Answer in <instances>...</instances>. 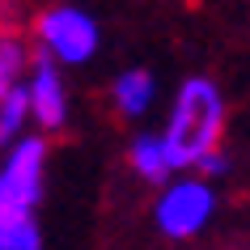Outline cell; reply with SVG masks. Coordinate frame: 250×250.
Instances as JSON below:
<instances>
[{"instance_id": "cell-1", "label": "cell", "mask_w": 250, "mask_h": 250, "mask_svg": "<svg viewBox=\"0 0 250 250\" xmlns=\"http://www.w3.org/2000/svg\"><path fill=\"white\" fill-rule=\"evenodd\" d=\"M51 170V136L30 132L0 153V250H42V195Z\"/></svg>"}, {"instance_id": "cell-2", "label": "cell", "mask_w": 250, "mask_h": 250, "mask_svg": "<svg viewBox=\"0 0 250 250\" xmlns=\"http://www.w3.org/2000/svg\"><path fill=\"white\" fill-rule=\"evenodd\" d=\"M225 123H229V98L208 72H191L178 81L161 115V136L174 157V170L195 174V166L208 153L225 148Z\"/></svg>"}, {"instance_id": "cell-3", "label": "cell", "mask_w": 250, "mask_h": 250, "mask_svg": "<svg viewBox=\"0 0 250 250\" xmlns=\"http://www.w3.org/2000/svg\"><path fill=\"white\" fill-rule=\"evenodd\" d=\"M26 30H30V42H34L39 60H51L60 68H85L102 51V21L85 4H72V0L39 4L30 13Z\"/></svg>"}, {"instance_id": "cell-4", "label": "cell", "mask_w": 250, "mask_h": 250, "mask_svg": "<svg viewBox=\"0 0 250 250\" xmlns=\"http://www.w3.org/2000/svg\"><path fill=\"white\" fill-rule=\"evenodd\" d=\"M216 212H221V191L199 174H174L148 199V221L166 242H195L212 229Z\"/></svg>"}, {"instance_id": "cell-5", "label": "cell", "mask_w": 250, "mask_h": 250, "mask_svg": "<svg viewBox=\"0 0 250 250\" xmlns=\"http://www.w3.org/2000/svg\"><path fill=\"white\" fill-rule=\"evenodd\" d=\"M26 98L30 110H34V132L55 136L68 127L72 119V85H68V72L51 60H34L26 77Z\"/></svg>"}, {"instance_id": "cell-6", "label": "cell", "mask_w": 250, "mask_h": 250, "mask_svg": "<svg viewBox=\"0 0 250 250\" xmlns=\"http://www.w3.org/2000/svg\"><path fill=\"white\" fill-rule=\"evenodd\" d=\"M106 102L115 110L123 123H132V127H145V119L157 110L161 102V81L153 68L145 64H132V68H119L110 85H106Z\"/></svg>"}, {"instance_id": "cell-7", "label": "cell", "mask_w": 250, "mask_h": 250, "mask_svg": "<svg viewBox=\"0 0 250 250\" xmlns=\"http://www.w3.org/2000/svg\"><path fill=\"white\" fill-rule=\"evenodd\" d=\"M123 166H127V174H132L136 183L145 187H166L174 178V157L170 148H166V136H161V127H132V136L123 140Z\"/></svg>"}, {"instance_id": "cell-8", "label": "cell", "mask_w": 250, "mask_h": 250, "mask_svg": "<svg viewBox=\"0 0 250 250\" xmlns=\"http://www.w3.org/2000/svg\"><path fill=\"white\" fill-rule=\"evenodd\" d=\"M34 60H39V51L30 42V30L9 21V17H0V98L26 85Z\"/></svg>"}, {"instance_id": "cell-9", "label": "cell", "mask_w": 250, "mask_h": 250, "mask_svg": "<svg viewBox=\"0 0 250 250\" xmlns=\"http://www.w3.org/2000/svg\"><path fill=\"white\" fill-rule=\"evenodd\" d=\"M34 132V110H30V98H26V85L13 93L0 98V153L13 148L17 140H26Z\"/></svg>"}, {"instance_id": "cell-10", "label": "cell", "mask_w": 250, "mask_h": 250, "mask_svg": "<svg viewBox=\"0 0 250 250\" xmlns=\"http://www.w3.org/2000/svg\"><path fill=\"white\" fill-rule=\"evenodd\" d=\"M199 178H208V183H221V178H229L233 174V157H229V148H216V153H208V157L195 166Z\"/></svg>"}]
</instances>
